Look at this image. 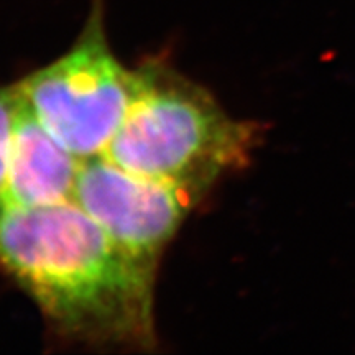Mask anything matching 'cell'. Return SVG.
<instances>
[{
    "label": "cell",
    "mask_w": 355,
    "mask_h": 355,
    "mask_svg": "<svg viewBox=\"0 0 355 355\" xmlns=\"http://www.w3.org/2000/svg\"><path fill=\"white\" fill-rule=\"evenodd\" d=\"M17 102H19V97H17L15 86L0 89V199L3 198V191H6L7 183L8 150H10Z\"/></svg>",
    "instance_id": "obj_6"
},
{
    "label": "cell",
    "mask_w": 355,
    "mask_h": 355,
    "mask_svg": "<svg viewBox=\"0 0 355 355\" xmlns=\"http://www.w3.org/2000/svg\"><path fill=\"white\" fill-rule=\"evenodd\" d=\"M17 97L2 199L26 207L71 201L83 162L53 139L19 91Z\"/></svg>",
    "instance_id": "obj_5"
},
{
    "label": "cell",
    "mask_w": 355,
    "mask_h": 355,
    "mask_svg": "<svg viewBox=\"0 0 355 355\" xmlns=\"http://www.w3.org/2000/svg\"><path fill=\"white\" fill-rule=\"evenodd\" d=\"M130 107L104 157L139 176L201 194L250 165L265 123L234 119L207 89L171 66L133 69Z\"/></svg>",
    "instance_id": "obj_2"
},
{
    "label": "cell",
    "mask_w": 355,
    "mask_h": 355,
    "mask_svg": "<svg viewBox=\"0 0 355 355\" xmlns=\"http://www.w3.org/2000/svg\"><path fill=\"white\" fill-rule=\"evenodd\" d=\"M201 194L139 176L107 157L81 163L73 201L127 250L158 265Z\"/></svg>",
    "instance_id": "obj_4"
},
{
    "label": "cell",
    "mask_w": 355,
    "mask_h": 355,
    "mask_svg": "<svg viewBox=\"0 0 355 355\" xmlns=\"http://www.w3.org/2000/svg\"><path fill=\"white\" fill-rule=\"evenodd\" d=\"M133 69L110 50L96 0L78 42L51 64L15 84L42 125L81 162L104 155L133 97Z\"/></svg>",
    "instance_id": "obj_3"
},
{
    "label": "cell",
    "mask_w": 355,
    "mask_h": 355,
    "mask_svg": "<svg viewBox=\"0 0 355 355\" xmlns=\"http://www.w3.org/2000/svg\"><path fill=\"white\" fill-rule=\"evenodd\" d=\"M157 268L73 201L26 207L0 199V270L64 339L153 349Z\"/></svg>",
    "instance_id": "obj_1"
}]
</instances>
